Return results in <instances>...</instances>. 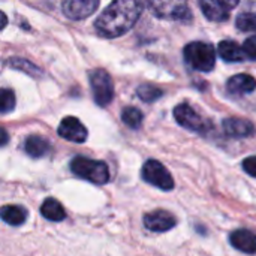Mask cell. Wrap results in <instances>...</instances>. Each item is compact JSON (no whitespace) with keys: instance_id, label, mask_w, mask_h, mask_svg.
Segmentation results:
<instances>
[{"instance_id":"5bb4252c","label":"cell","mask_w":256,"mask_h":256,"mask_svg":"<svg viewBox=\"0 0 256 256\" xmlns=\"http://www.w3.org/2000/svg\"><path fill=\"white\" fill-rule=\"evenodd\" d=\"M226 88L232 94H248L256 88V80L249 74H238L228 80Z\"/></svg>"},{"instance_id":"ffe728a7","label":"cell","mask_w":256,"mask_h":256,"mask_svg":"<svg viewBox=\"0 0 256 256\" xmlns=\"http://www.w3.org/2000/svg\"><path fill=\"white\" fill-rule=\"evenodd\" d=\"M136 94L140 96L141 100L144 102H154L158 99L162 98L164 92L162 88L156 87V86H152V84H141L138 88H136Z\"/></svg>"},{"instance_id":"2e32d148","label":"cell","mask_w":256,"mask_h":256,"mask_svg":"<svg viewBox=\"0 0 256 256\" xmlns=\"http://www.w3.org/2000/svg\"><path fill=\"white\" fill-rule=\"evenodd\" d=\"M51 146L50 142L39 135H30L24 141V150L32 158H44L50 152Z\"/></svg>"},{"instance_id":"277c9868","label":"cell","mask_w":256,"mask_h":256,"mask_svg":"<svg viewBox=\"0 0 256 256\" xmlns=\"http://www.w3.org/2000/svg\"><path fill=\"white\" fill-rule=\"evenodd\" d=\"M93 99L99 106H106L114 98V82L111 75L104 69H94L88 74Z\"/></svg>"},{"instance_id":"d4e9b609","label":"cell","mask_w":256,"mask_h":256,"mask_svg":"<svg viewBox=\"0 0 256 256\" xmlns=\"http://www.w3.org/2000/svg\"><path fill=\"white\" fill-rule=\"evenodd\" d=\"M243 170L256 178V156H249L243 160Z\"/></svg>"},{"instance_id":"30bf717a","label":"cell","mask_w":256,"mask_h":256,"mask_svg":"<svg viewBox=\"0 0 256 256\" xmlns=\"http://www.w3.org/2000/svg\"><path fill=\"white\" fill-rule=\"evenodd\" d=\"M142 222L148 231H154V232H165V231L172 230L177 225V219L174 218V214H171L166 210L150 212L144 214Z\"/></svg>"},{"instance_id":"ba28073f","label":"cell","mask_w":256,"mask_h":256,"mask_svg":"<svg viewBox=\"0 0 256 256\" xmlns=\"http://www.w3.org/2000/svg\"><path fill=\"white\" fill-rule=\"evenodd\" d=\"M238 2H226V0H218V2H210V0H202L200 2V8L204 14V16L210 21L222 22L230 18V10L236 8Z\"/></svg>"},{"instance_id":"5b68a950","label":"cell","mask_w":256,"mask_h":256,"mask_svg":"<svg viewBox=\"0 0 256 256\" xmlns=\"http://www.w3.org/2000/svg\"><path fill=\"white\" fill-rule=\"evenodd\" d=\"M147 6L154 16L162 20L188 22L194 18L189 6L183 2H148Z\"/></svg>"},{"instance_id":"4316f807","label":"cell","mask_w":256,"mask_h":256,"mask_svg":"<svg viewBox=\"0 0 256 256\" xmlns=\"http://www.w3.org/2000/svg\"><path fill=\"white\" fill-rule=\"evenodd\" d=\"M2 18H3V26H2V28H4V26H6V15H4V12H2Z\"/></svg>"},{"instance_id":"e0dca14e","label":"cell","mask_w":256,"mask_h":256,"mask_svg":"<svg viewBox=\"0 0 256 256\" xmlns=\"http://www.w3.org/2000/svg\"><path fill=\"white\" fill-rule=\"evenodd\" d=\"M40 213L45 219H48L51 222H60L66 218V212H64L63 206L54 198H46L42 202Z\"/></svg>"},{"instance_id":"9a60e30c","label":"cell","mask_w":256,"mask_h":256,"mask_svg":"<svg viewBox=\"0 0 256 256\" xmlns=\"http://www.w3.org/2000/svg\"><path fill=\"white\" fill-rule=\"evenodd\" d=\"M218 54L225 60V62H244L248 57L244 54L243 46H240L237 42L234 40H222L218 45Z\"/></svg>"},{"instance_id":"52a82bcc","label":"cell","mask_w":256,"mask_h":256,"mask_svg":"<svg viewBox=\"0 0 256 256\" xmlns=\"http://www.w3.org/2000/svg\"><path fill=\"white\" fill-rule=\"evenodd\" d=\"M174 118L184 129L198 134H206L208 130V122L189 104H178L174 108Z\"/></svg>"},{"instance_id":"8fae6325","label":"cell","mask_w":256,"mask_h":256,"mask_svg":"<svg viewBox=\"0 0 256 256\" xmlns=\"http://www.w3.org/2000/svg\"><path fill=\"white\" fill-rule=\"evenodd\" d=\"M57 132L66 141L81 144L87 140V129L76 117H64L60 122Z\"/></svg>"},{"instance_id":"6da1fadb","label":"cell","mask_w":256,"mask_h":256,"mask_svg":"<svg viewBox=\"0 0 256 256\" xmlns=\"http://www.w3.org/2000/svg\"><path fill=\"white\" fill-rule=\"evenodd\" d=\"M144 4L136 0H116L96 18L94 28L104 38H117L128 33L140 20Z\"/></svg>"},{"instance_id":"44dd1931","label":"cell","mask_w":256,"mask_h":256,"mask_svg":"<svg viewBox=\"0 0 256 256\" xmlns=\"http://www.w3.org/2000/svg\"><path fill=\"white\" fill-rule=\"evenodd\" d=\"M8 64L10 68H14V69L22 70V72H26V74H28L32 76H42V70L38 66H34L33 63H30L28 60H26V58H9Z\"/></svg>"},{"instance_id":"8992f818","label":"cell","mask_w":256,"mask_h":256,"mask_svg":"<svg viewBox=\"0 0 256 256\" xmlns=\"http://www.w3.org/2000/svg\"><path fill=\"white\" fill-rule=\"evenodd\" d=\"M141 176L147 183H150V184H153V186H156L165 192L174 189L172 176L159 160H154V159L147 160L142 166Z\"/></svg>"},{"instance_id":"4fadbf2b","label":"cell","mask_w":256,"mask_h":256,"mask_svg":"<svg viewBox=\"0 0 256 256\" xmlns=\"http://www.w3.org/2000/svg\"><path fill=\"white\" fill-rule=\"evenodd\" d=\"M230 242L237 250L243 254H249V255L256 254V234L249 230H237L231 232Z\"/></svg>"},{"instance_id":"7402d4cb","label":"cell","mask_w":256,"mask_h":256,"mask_svg":"<svg viewBox=\"0 0 256 256\" xmlns=\"http://www.w3.org/2000/svg\"><path fill=\"white\" fill-rule=\"evenodd\" d=\"M237 28L242 32H255L256 30V14L252 12H244L240 14L236 20Z\"/></svg>"},{"instance_id":"7c38bea8","label":"cell","mask_w":256,"mask_h":256,"mask_svg":"<svg viewBox=\"0 0 256 256\" xmlns=\"http://www.w3.org/2000/svg\"><path fill=\"white\" fill-rule=\"evenodd\" d=\"M222 126L225 134L232 138H246L255 134V126L244 118H236V117L225 118Z\"/></svg>"},{"instance_id":"d6986e66","label":"cell","mask_w":256,"mask_h":256,"mask_svg":"<svg viewBox=\"0 0 256 256\" xmlns=\"http://www.w3.org/2000/svg\"><path fill=\"white\" fill-rule=\"evenodd\" d=\"M122 120H123V123L126 126H129L132 129H138L141 126L144 117H142V112L138 108H135V106H126L122 111Z\"/></svg>"},{"instance_id":"cb8c5ba5","label":"cell","mask_w":256,"mask_h":256,"mask_svg":"<svg viewBox=\"0 0 256 256\" xmlns=\"http://www.w3.org/2000/svg\"><path fill=\"white\" fill-rule=\"evenodd\" d=\"M243 50H244V54L248 58L256 60V36H250L244 40Z\"/></svg>"},{"instance_id":"603a6c76","label":"cell","mask_w":256,"mask_h":256,"mask_svg":"<svg viewBox=\"0 0 256 256\" xmlns=\"http://www.w3.org/2000/svg\"><path fill=\"white\" fill-rule=\"evenodd\" d=\"M15 108V94L9 88H2L0 92V110L3 114L12 111Z\"/></svg>"},{"instance_id":"3957f363","label":"cell","mask_w":256,"mask_h":256,"mask_svg":"<svg viewBox=\"0 0 256 256\" xmlns=\"http://www.w3.org/2000/svg\"><path fill=\"white\" fill-rule=\"evenodd\" d=\"M183 56L186 63L196 70L201 72H210L214 69L216 64V51L214 48L207 42H190L184 46Z\"/></svg>"},{"instance_id":"7a4b0ae2","label":"cell","mask_w":256,"mask_h":256,"mask_svg":"<svg viewBox=\"0 0 256 256\" xmlns=\"http://www.w3.org/2000/svg\"><path fill=\"white\" fill-rule=\"evenodd\" d=\"M70 170L75 176L94 184H105L110 182L108 165L102 160L88 159L84 156H75L70 162Z\"/></svg>"},{"instance_id":"484cf974","label":"cell","mask_w":256,"mask_h":256,"mask_svg":"<svg viewBox=\"0 0 256 256\" xmlns=\"http://www.w3.org/2000/svg\"><path fill=\"white\" fill-rule=\"evenodd\" d=\"M0 134H2V142H0V144H2V146H6V144H8V134H6L4 129H2Z\"/></svg>"},{"instance_id":"ac0fdd59","label":"cell","mask_w":256,"mask_h":256,"mask_svg":"<svg viewBox=\"0 0 256 256\" xmlns=\"http://www.w3.org/2000/svg\"><path fill=\"white\" fill-rule=\"evenodd\" d=\"M0 214H2L3 222H6L8 225H12V226L22 225L26 220V216H27L26 210L18 206H4L2 208Z\"/></svg>"},{"instance_id":"9c48e42d","label":"cell","mask_w":256,"mask_h":256,"mask_svg":"<svg viewBox=\"0 0 256 256\" xmlns=\"http://www.w3.org/2000/svg\"><path fill=\"white\" fill-rule=\"evenodd\" d=\"M99 6L98 0H66L62 3V10L69 20H84L90 16Z\"/></svg>"}]
</instances>
